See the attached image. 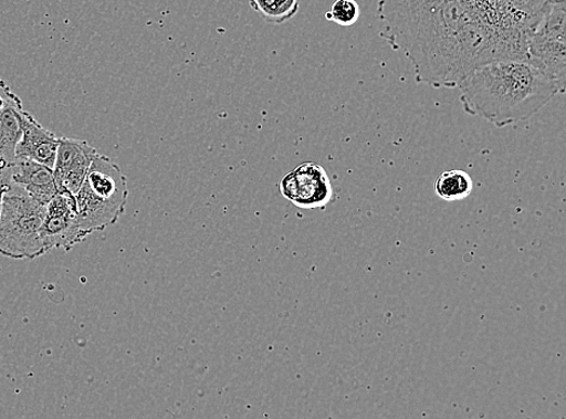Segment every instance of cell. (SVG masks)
<instances>
[{
	"instance_id": "cell-15",
	"label": "cell",
	"mask_w": 566,
	"mask_h": 419,
	"mask_svg": "<svg viewBox=\"0 0 566 419\" xmlns=\"http://www.w3.org/2000/svg\"><path fill=\"white\" fill-rule=\"evenodd\" d=\"M0 203H2V199H0Z\"/></svg>"
},
{
	"instance_id": "cell-7",
	"label": "cell",
	"mask_w": 566,
	"mask_h": 419,
	"mask_svg": "<svg viewBox=\"0 0 566 419\" xmlns=\"http://www.w3.org/2000/svg\"><path fill=\"white\" fill-rule=\"evenodd\" d=\"M284 198L298 208L314 209L326 206L333 199V187L325 169L307 163L294 169L281 181Z\"/></svg>"
},
{
	"instance_id": "cell-13",
	"label": "cell",
	"mask_w": 566,
	"mask_h": 419,
	"mask_svg": "<svg viewBox=\"0 0 566 419\" xmlns=\"http://www.w3.org/2000/svg\"><path fill=\"white\" fill-rule=\"evenodd\" d=\"M360 8L357 0H336L331 11H327L325 19L339 25H352L358 21Z\"/></svg>"
},
{
	"instance_id": "cell-8",
	"label": "cell",
	"mask_w": 566,
	"mask_h": 419,
	"mask_svg": "<svg viewBox=\"0 0 566 419\" xmlns=\"http://www.w3.org/2000/svg\"><path fill=\"white\" fill-rule=\"evenodd\" d=\"M97 154L86 140L60 138L56 161L52 168L59 191L75 195L82 188Z\"/></svg>"
},
{
	"instance_id": "cell-1",
	"label": "cell",
	"mask_w": 566,
	"mask_h": 419,
	"mask_svg": "<svg viewBox=\"0 0 566 419\" xmlns=\"http://www.w3.org/2000/svg\"><path fill=\"white\" fill-rule=\"evenodd\" d=\"M549 0H378L380 36L411 62L416 81L457 88L495 60H526Z\"/></svg>"
},
{
	"instance_id": "cell-6",
	"label": "cell",
	"mask_w": 566,
	"mask_h": 419,
	"mask_svg": "<svg viewBox=\"0 0 566 419\" xmlns=\"http://www.w3.org/2000/svg\"><path fill=\"white\" fill-rule=\"evenodd\" d=\"M41 238L46 254L54 249L70 252L76 244L88 238L78 226L74 195L59 192L46 205Z\"/></svg>"
},
{
	"instance_id": "cell-11",
	"label": "cell",
	"mask_w": 566,
	"mask_h": 419,
	"mask_svg": "<svg viewBox=\"0 0 566 419\" xmlns=\"http://www.w3.org/2000/svg\"><path fill=\"white\" fill-rule=\"evenodd\" d=\"M472 178L462 169H451L439 176L436 182V192L447 202L462 201L472 192Z\"/></svg>"
},
{
	"instance_id": "cell-3",
	"label": "cell",
	"mask_w": 566,
	"mask_h": 419,
	"mask_svg": "<svg viewBox=\"0 0 566 419\" xmlns=\"http://www.w3.org/2000/svg\"><path fill=\"white\" fill-rule=\"evenodd\" d=\"M78 226L87 234L116 224L128 200L127 178L108 156L96 155L74 195Z\"/></svg>"
},
{
	"instance_id": "cell-5",
	"label": "cell",
	"mask_w": 566,
	"mask_h": 419,
	"mask_svg": "<svg viewBox=\"0 0 566 419\" xmlns=\"http://www.w3.org/2000/svg\"><path fill=\"white\" fill-rule=\"evenodd\" d=\"M565 0L549 2L542 20L526 41V61L543 70L565 87L566 81Z\"/></svg>"
},
{
	"instance_id": "cell-12",
	"label": "cell",
	"mask_w": 566,
	"mask_h": 419,
	"mask_svg": "<svg viewBox=\"0 0 566 419\" xmlns=\"http://www.w3.org/2000/svg\"><path fill=\"white\" fill-rule=\"evenodd\" d=\"M253 9L273 23H283L296 15L300 0H250Z\"/></svg>"
},
{
	"instance_id": "cell-9",
	"label": "cell",
	"mask_w": 566,
	"mask_h": 419,
	"mask_svg": "<svg viewBox=\"0 0 566 419\" xmlns=\"http://www.w3.org/2000/svg\"><path fill=\"white\" fill-rule=\"evenodd\" d=\"M21 138L15 155L38 164L54 168L60 138L50 133L34 117L21 109L20 112Z\"/></svg>"
},
{
	"instance_id": "cell-14",
	"label": "cell",
	"mask_w": 566,
	"mask_h": 419,
	"mask_svg": "<svg viewBox=\"0 0 566 419\" xmlns=\"http://www.w3.org/2000/svg\"><path fill=\"white\" fill-rule=\"evenodd\" d=\"M549 2H558V0H549Z\"/></svg>"
},
{
	"instance_id": "cell-2",
	"label": "cell",
	"mask_w": 566,
	"mask_h": 419,
	"mask_svg": "<svg viewBox=\"0 0 566 419\" xmlns=\"http://www.w3.org/2000/svg\"><path fill=\"white\" fill-rule=\"evenodd\" d=\"M460 88L464 111L495 127L528 121L565 87L526 60H495L468 74Z\"/></svg>"
},
{
	"instance_id": "cell-10",
	"label": "cell",
	"mask_w": 566,
	"mask_h": 419,
	"mask_svg": "<svg viewBox=\"0 0 566 419\" xmlns=\"http://www.w3.org/2000/svg\"><path fill=\"white\" fill-rule=\"evenodd\" d=\"M12 186L28 193L36 202L46 206L60 192L56 186L54 169L17 157L11 174Z\"/></svg>"
},
{
	"instance_id": "cell-4",
	"label": "cell",
	"mask_w": 566,
	"mask_h": 419,
	"mask_svg": "<svg viewBox=\"0 0 566 419\" xmlns=\"http://www.w3.org/2000/svg\"><path fill=\"white\" fill-rule=\"evenodd\" d=\"M46 206L12 186L0 203V254L12 259L45 255L41 238Z\"/></svg>"
}]
</instances>
